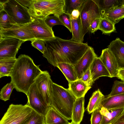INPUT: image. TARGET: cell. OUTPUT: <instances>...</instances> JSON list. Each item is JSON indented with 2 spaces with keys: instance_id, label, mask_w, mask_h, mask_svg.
<instances>
[{
  "instance_id": "ee69618b",
  "label": "cell",
  "mask_w": 124,
  "mask_h": 124,
  "mask_svg": "<svg viewBox=\"0 0 124 124\" xmlns=\"http://www.w3.org/2000/svg\"><path fill=\"white\" fill-rule=\"evenodd\" d=\"M122 5H124V0H122Z\"/></svg>"
},
{
  "instance_id": "836d02e7",
  "label": "cell",
  "mask_w": 124,
  "mask_h": 124,
  "mask_svg": "<svg viewBox=\"0 0 124 124\" xmlns=\"http://www.w3.org/2000/svg\"><path fill=\"white\" fill-rule=\"evenodd\" d=\"M26 124H46L45 116L34 111L31 120Z\"/></svg>"
},
{
  "instance_id": "60d3db41",
  "label": "cell",
  "mask_w": 124,
  "mask_h": 124,
  "mask_svg": "<svg viewBox=\"0 0 124 124\" xmlns=\"http://www.w3.org/2000/svg\"><path fill=\"white\" fill-rule=\"evenodd\" d=\"M24 7L29 8L30 7L32 0H16Z\"/></svg>"
},
{
  "instance_id": "f6af8a7d",
  "label": "cell",
  "mask_w": 124,
  "mask_h": 124,
  "mask_svg": "<svg viewBox=\"0 0 124 124\" xmlns=\"http://www.w3.org/2000/svg\"><path fill=\"white\" fill-rule=\"evenodd\" d=\"M69 124H73L71 122V123H70Z\"/></svg>"
},
{
  "instance_id": "ab89813d",
  "label": "cell",
  "mask_w": 124,
  "mask_h": 124,
  "mask_svg": "<svg viewBox=\"0 0 124 124\" xmlns=\"http://www.w3.org/2000/svg\"><path fill=\"white\" fill-rule=\"evenodd\" d=\"M117 77L124 82V67L119 68Z\"/></svg>"
},
{
  "instance_id": "30bf717a",
  "label": "cell",
  "mask_w": 124,
  "mask_h": 124,
  "mask_svg": "<svg viewBox=\"0 0 124 124\" xmlns=\"http://www.w3.org/2000/svg\"><path fill=\"white\" fill-rule=\"evenodd\" d=\"M23 42L21 40L11 37L0 38V60L16 58V55Z\"/></svg>"
},
{
  "instance_id": "8992f818",
  "label": "cell",
  "mask_w": 124,
  "mask_h": 124,
  "mask_svg": "<svg viewBox=\"0 0 124 124\" xmlns=\"http://www.w3.org/2000/svg\"><path fill=\"white\" fill-rule=\"evenodd\" d=\"M0 5L18 24H25L32 21L33 18L25 7L16 0H7L0 1Z\"/></svg>"
},
{
  "instance_id": "7a4b0ae2",
  "label": "cell",
  "mask_w": 124,
  "mask_h": 124,
  "mask_svg": "<svg viewBox=\"0 0 124 124\" xmlns=\"http://www.w3.org/2000/svg\"><path fill=\"white\" fill-rule=\"evenodd\" d=\"M29 56L20 55L17 58L11 72V81L18 92L26 95L38 76L42 72Z\"/></svg>"
},
{
  "instance_id": "5b68a950",
  "label": "cell",
  "mask_w": 124,
  "mask_h": 124,
  "mask_svg": "<svg viewBox=\"0 0 124 124\" xmlns=\"http://www.w3.org/2000/svg\"><path fill=\"white\" fill-rule=\"evenodd\" d=\"M34 110L26 104H10L0 121V124H26Z\"/></svg>"
},
{
  "instance_id": "f35d334b",
  "label": "cell",
  "mask_w": 124,
  "mask_h": 124,
  "mask_svg": "<svg viewBox=\"0 0 124 124\" xmlns=\"http://www.w3.org/2000/svg\"><path fill=\"white\" fill-rule=\"evenodd\" d=\"M100 18L95 19L90 25L89 30L91 33H94L98 30H99Z\"/></svg>"
},
{
  "instance_id": "8d00e7d4",
  "label": "cell",
  "mask_w": 124,
  "mask_h": 124,
  "mask_svg": "<svg viewBox=\"0 0 124 124\" xmlns=\"http://www.w3.org/2000/svg\"><path fill=\"white\" fill-rule=\"evenodd\" d=\"M32 46L40 51L43 54L46 50L45 41L39 39H35L31 41Z\"/></svg>"
},
{
  "instance_id": "8fae6325",
  "label": "cell",
  "mask_w": 124,
  "mask_h": 124,
  "mask_svg": "<svg viewBox=\"0 0 124 124\" xmlns=\"http://www.w3.org/2000/svg\"><path fill=\"white\" fill-rule=\"evenodd\" d=\"M29 26L36 39L47 41L55 38L52 28L46 24L44 19L33 18Z\"/></svg>"
},
{
  "instance_id": "b9f144b4",
  "label": "cell",
  "mask_w": 124,
  "mask_h": 124,
  "mask_svg": "<svg viewBox=\"0 0 124 124\" xmlns=\"http://www.w3.org/2000/svg\"><path fill=\"white\" fill-rule=\"evenodd\" d=\"M80 15V12L79 10H74L72 11L70 15L71 19H77L79 18Z\"/></svg>"
},
{
  "instance_id": "7c38bea8",
  "label": "cell",
  "mask_w": 124,
  "mask_h": 124,
  "mask_svg": "<svg viewBox=\"0 0 124 124\" xmlns=\"http://www.w3.org/2000/svg\"><path fill=\"white\" fill-rule=\"evenodd\" d=\"M53 83L49 73L46 70L42 71L36 78L35 82L39 93L50 106Z\"/></svg>"
},
{
  "instance_id": "6da1fadb",
  "label": "cell",
  "mask_w": 124,
  "mask_h": 124,
  "mask_svg": "<svg viewBox=\"0 0 124 124\" xmlns=\"http://www.w3.org/2000/svg\"><path fill=\"white\" fill-rule=\"evenodd\" d=\"M45 42L46 50L43 56L55 67L60 63H68L74 66L90 46L87 43L56 37Z\"/></svg>"
},
{
  "instance_id": "4dcf8cb0",
  "label": "cell",
  "mask_w": 124,
  "mask_h": 124,
  "mask_svg": "<svg viewBox=\"0 0 124 124\" xmlns=\"http://www.w3.org/2000/svg\"><path fill=\"white\" fill-rule=\"evenodd\" d=\"M15 88L14 85L12 82L7 83L1 90L0 99L4 101L9 100L13 90Z\"/></svg>"
},
{
  "instance_id": "4316f807",
  "label": "cell",
  "mask_w": 124,
  "mask_h": 124,
  "mask_svg": "<svg viewBox=\"0 0 124 124\" xmlns=\"http://www.w3.org/2000/svg\"><path fill=\"white\" fill-rule=\"evenodd\" d=\"M97 4L101 12L107 11L122 5V0H93Z\"/></svg>"
},
{
  "instance_id": "74e56055",
  "label": "cell",
  "mask_w": 124,
  "mask_h": 124,
  "mask_svg": "<svg viewBox=\"0 0 124 124\" xmlns=\"http://www.w3.org/2000/svg\"><path fill=\"white\" fill-rule=\"evenodd\" d=\"M80 79L88 85L91 87L93 83L91 79L90 68L83 74Z\"/></svg>"
},
{
  "instance_id": "3957f363",
  "label": "cell",
  "mask_w": 124,
  "mask_h": 124,
  "mask_svg": "<svg viewBox=\"0 0 124 124\" xmlns=\"http://www.w3.org/2000/svg\"><path fill=\"white\" fill-rule=\"evenodd\" d=\"M76 99L68 88L53 83L50 106L68 120L71 119L72 108Z\"/></svg>"
},
{
  "instance_id": "83f0119b",
  "label": "cell",
  "mask_w": 124,
  "mask_h": 124,
  "mask_svg": "<svg viewBox=\"0 0 124 124\" xmlns=\"http://www.w3.org/2000/svg\"><path fill=\"white\" fill-rule=\"evenodd\" d=\"M16 23L4 9L0 10V28L7 29L11 28Z\"/></svg>"
},
{
  "instance_id": "52a82bcc",
  "label": "cell",
  "mask_w": 124,
  "mask_h": 124,
  "mask_svg": "<svg viewBox=\"0 0 124 124\" xmlns=\"http://www.w3.org/2000/svg\"><path fill=\"white\" fill-rule=\"evenodd\" d=\"M82 32L83 36L89 30L90 26L96 19L101 18L102 15L97 4L93 0H86L80 10Z\"/></svg>"
},
{
  "instance_id": "ac0fdd59",
  "label": "cell",
  "mask_w": 124,
  "mask_h": 124,
  "mask_svg": "<svg viewBox=\"0 0 124 124\" xmlns=\"http://www.w3.org/2000/svg\"><path fill=\"white\" fill-rule=\"evenodd\" d=\"M85 96L77 99L75 102L72 111L71 123L80 124L84 112Z\"/></svg>"
},
{
  "instance_id": "cb8c5ba5",
  "label": "cell",
  "mask_w": 124,
  "mask_h": 124,
  "mask_svg": "<svg viewBox=\"0 0 124 124\" xmlns=\"http://www.w3.org/2000/svg\"><path fill=\"white\" fill-rule=\"evenodd\" d=\"M71 20L72 37L71 39L77 42L82 43L84 37L80 16L77 19H71Z\"/></svg>"
},
{
  "instance_id": "ffe728a7",
  "label": "cell",
  "mask_w": 124,
  "mask_h": 124,
  "mask_svg": "<svg viewBox=\"0 0 124 124\" xmlns=\"http://www.w3.org/2000/svg\"><path fill=\"white\" fill-rule=\"evenodd\" d=\"M46 124H69L68 120L51 106L45 116Z\"/></svg>"
},
{
  "instance_id": "277c9868",
  "label": "cell",
  "mask_w": 124,
  "mask_h": 124,
  "mask_svg": "<svg viewBox=\"0 0 124 124\" xmlns=\"http://www.w3.org/2000/svg\"><path fill=\"white\" fill-rule=\"evenodd\" d=\"M65 6V0H32L28 11L32 18L45 19L51 14L59 17Z\"/></svg>"
},
{
  "instance_id": "9c48e42d",
  "label": "cell",
  "mask_w": 124,
  "mask_h": 124,
  "mask_svg": "<svg viewBox=\"0 0 124 124\" xmlns=\"http://www.w3.org/2000/svg\"><path fill=\"white\" fill-rule=\"evenodd\" d=\"M26 95L28 100L26 104L37 113L45 116L50 106L40 94L35 83L31 86Z\"/></svg>"
},
{
  "instance_id": "d590c367",
  "label": "cell",
  "mask_w": 124,
  "mask_h": 124,
  "mask_svg": "<svg viewBox=\"0 0 124 124\" xmlns=\"http://www.w3.org/2000/svg\"><path fill=\"white\" fill-rule=\"evenodd\" d=\"M100 108L97 109L92 113L90 119L91 124H100L103 117L100 112Z\"/></svg>"
},
{
  "instance_id": "f1b7e54d",
  "label": "cell",
  "mask_w": 124,
  "mask_h": 124,
  "mask_svg": "<svg viewBox=\"0 0 124 124\" xmlns=\"http://www.w3.org/2000/svg\"><path fill=\"white\" fill-rule=\"evenodd\" d=\"M115 24L108 19L101 17L100 18L99 30L105 34H110L116 31Z\"/></svg>"
},
{
  "instance_id": "1f68e13d",
  "label": "cell",
  "mask_w": 124,
  "mask_h": 124,
  "mask_svg": "<svg viewBox=\"0 0 124 124\" xmlns=\"http://www.w3.org/2000/svg\"><path fill=\"white\" fill-rule=\"evenodd\" d=\"M124 93V82L116 80L114 82L110 93L107 96H109Z\"/></svg>"
},
{
  "instance_id": "7402d4cb",
  "label": "cell",
  "mask_w": 124,
  "mask_h": 124,
  "mask_svg": "<svg viewBox=\"0 0 124 124\" xmlns=\"http://www.w3.org/2000/svg\"><path fill=\"white\" fill-rule=\"evenodd\" d=\"M101 17L106 18L115 24L124 18V5H122L111 10L101 13Z\"/></svg>"
},
{
  "instance_id": "2e32d148",
  "label": "cell",
  "mask_w": 124,
  "mask_h": 124,
  "mask_svg": "<svg viewBox=\"0 0 124 124\" xmlns=\"http://www.w3.org/2000/svg\"><path fill=\"white\" fill-rule=\"evenodd\" d=\"M108 47L114 56L119 68L124 67V42L117 38Z\"/></svg>"
},
{
  "instance_id": "ba28073f",
  "label": "cell",
  "mask_w": 124,
  "mask_h": 124,
  "mask_svg": "<svg viewBox=\"0 0 124 124\" xmlns=\"http://www.w3.org/2000/svg\"><path fill=\"white\" fill-rule=\"evenodd\" d=\"M29 23L14 24L11 28L7 29L0 28V38L5 37L16 38L23 42L31 41L36 39L30 28Z\"/></svg>"
},
{
  "instance_id": "603a6c76",
  "label": "cell",
  "mask_w": 124,
  "mask_h": 124,
  "mask_svg": "<svg viewBox=\"0 0 124 124\" xmlns=\"http://www.w3.org/2000/svg\"><path fill=\"white\" fill-rule=\"evenodd\" d=\"M105 97L99 89L93 92L89 99L87 108L89 114L92 113L97 109L100 108L101 101Z\"/></svg>"
},
{
  "instance_id": "d6986e66",
  "label": "cell",
  "mask_w": 124,
  "mask_h": 124,
  "mask_svg": "<svg viewBox=\"0 0 124 124\" xmlns=\"http://www.w3.org/2000/svg\"><path fill=\"white\" fill-rule=\"evenodd\" d=\"M68 82V89L76 99L85 96L91 87L80 79Z\"/></svg>"
},
{
  "instance_id": "5bb4252c",
  "label": "cell",
  "mask_w": 124,
  "mask_h": 124,
  "mask_svg": "<svg viewBox=\"0 0 124 124\" xmlns=\"http://www.w3.org/2000/svg\"><path fill=\"white\" fill-rule=\"evenodd\" d=\"M99 57L109 71L111 78L117 77L119 67L114 56L108 48L103 49Z\"/></svg>"
},
{
  "instance_id": "484cf974",
  "label": "cell",
  "mask_w": 124,
  "mask_h": 124,
  "mask_svg": "<svg viewBox=\"0 0 124 124\" xmlns=\"http://www.w3.org/2000/svg\"><path fill=\"white\" fill-rule=\"evenodd\" d=\"M17 60L11 58L0 60V78L10 76L13 69Z\"/></svg>"
},
{
  "instance_id": "f546056e",
  "label": "cell",
  "mask_w": 124,
  "mask_h": 124,
  "mask_svg": "<svg viewBox=\"0 0 124 124\" xmlns=\"http://www.w3.org/2000/svg\"><path fill=\"white\" fill-rule=\"evenodd\" d=\"M85 0H65V12L70 15L74 10H78L80 11L82 5Z\"/></svg>"
},
{
  "instance_id": "7bdbcfd3",
  "label": "cell",
  "mask_w": 124,
  "mask_h": 124,
  "mask_svg": "<svg viewBox=\"0 0 124 124\" xmlns=\"http://www.w3.org/2000/svg\"><path fill=\"white\" fill-rule=\"evenodd\" d=\"M112 124H124V112Z\"/></svg>"
},
{
  "instance_id": "44dd1931",
  "label": "cell",
  "mask_w": 124,
  "mask_h": 124,
  "mask_svg": "<svg viewBox=\"0 0 124 124\" xmlns=\"http://www.w3.org/2000/svg\"><path fill=\"white\" fill-rule=\"evenodd\" d=\"M100 112L103 115L100 124H112L124 112V108L109 111L102 107Z\"/></svg>"
},
{
  "instance_id": "e575fe53",
  "label": "cell",
  "mask_w": 124,
  "mask_h": 124,
  "mask_svg": "<svg viewBox=\"0 0 124 124\" xmlns=\"http://www.w3.org/2000/svg\"><path fill=\"white\" fill-rule=\"evenodd\" d=\"M59 17L64 26L72 32L71 20L70 15L63 12L61 14Z\"/></svg>"
},
{
  "instance_id": "9a60e30c",
  "label": "cell",
  "mask_w": 124,
  "mask_h": 124,
  "mask_svg": "<svg viewBox=\"0 0 124 124\" xmlns=\"http://www.w3.org/2000/svg\"><path fill=\"white\" fill-rule=\"evenodd\" d=\"M91 79L93 83L101 77L110 78L111 75L99 57H96L90 67Z\"/></svg>"
},
{
  "instance_id": "d6a6232c",
  "label": "cell",
  "mask_w": 124,
  "mask_h": 124,
  "mask_svg": "<svg viewBox=\"0 0 124 124\" xmlns=\"http://www.w3.org/2000/svg\"><path fill=\"white\" fill-rule=\"evenodd\" d=\"M46 24L52 28L53 26L56 25H62L64 26L59 17L55 16H48L44 19Z\"/></svg>"
},
{
  "instance_id": "e0dca14e",
  "label": "cell",
  "mask_w": 124,
  "mask_h": 124,
  "mask_svg": "<svg viewBox=\"0 0 124 124\" xmlns=\"http://www.w3.org/2000/svg\"><path fill=\"white\" fill-rule=\"evenodd\" d=\"M102 107L109 111L124 108V93L109 96H105L100 108Z\"/></svg>"
},
{
  "instance_id": "4fadbf2b",
  "label": "cell",
  "mask_w": 124,
  "mask_h": 124,
  "mask_svg": "<svg viewBox=\"0 0 124 124\" xmlns=\"http://www.w3.org/2000/svg\"><path fill=\"white\" fill-rule=\"evenodd\" d=\"M97 55L93 48H89L74 66L78 79H81L86 71L89 68L94 59Z\"/></svg>"
},
{
  "instance_id": "d4e9b609",
  "label": "cell",
  "mask_w": 124,
  "mask_h": 124,
  "mask_svg": "<svg viewBox=\"0 0 124 124\" xmlns=\"http://www.w3.org/2000/svg\"><path fill=\"white\" fill-rule=\"evenodd\" d=\"M56 67L62 72L68 82L78 79L73 65L68 63H60L57 64Z\"/></svg>"
}]
</instances>
